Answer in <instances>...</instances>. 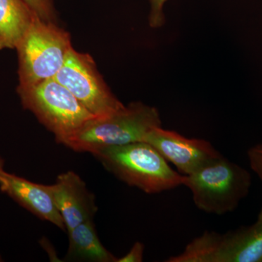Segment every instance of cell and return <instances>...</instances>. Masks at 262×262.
Instances as JSON below:
<instances>
[{"label":"cell","instance_id":"6da1fadb","mask_svg":"<svg viewBox=\"0 0 262 262\" xmlns=\"http://www.w3.org/2000/svg\"><path fill=\"white\" fill-rule=\"evenodd\" d=\"M91 154L117 179L147 194L183 185L184 175L169 166L168 162L145 141L101 148Z\"/></svg>","mask_w":262,"mask_h":262},{"label":"cell","instance_id":"8992f818","mask_svg":"<svg viewBox=\"0 0 262 262\" xmlns=\"http://www.w3.org/2000/svg\"><path fill=\"white\" fill-rule=\"evenodd\" d=\"M167 262H262V222L225 234L206 231Z\"/></svg>","mask_w":262,"mask_h":262},{"label":"cell","instance_id":"2e32d148","mask_svg":"<svg viewBox=\"0 0 262 262\" xmlns=\"http://www.w3.org/2000/svg\"><path fill=\"white\" fill-rule=\"evenodd\" d=\"M144 252V244L141 242H136L125 256L117 258V262H141L143 261Z\"/></svg>","mask_w":262,"mask_h":262},{"label":"cell","instance_id":"5bb4252c","mask_svg":"<svg viewBox=\"0 0 262 262\" xmlns=\"http://www.w3.org/2000/svg\"><path fill=\"white\" fill-rule=\"evenodd\" d=\"M247 155L251 168L262 182V143L250 148ZM257 221L262 222V207L258 213Z\"/></svg>","mask_w":262,"mask_h":262},{"label":"cell","instance_id":"ac0fdd59","mask_svg":"<svg viewBox=\"0 0 262 262\" xmlns=\"http://www.w3.org/2000/svg\"><path fill=\"white\" fill-rule=\"evenodd\" d=\"M0 259H1V258H0ZM0 261H1V260H0Z\"/></svg>","mask_w":262,"mask_h":262},{"label":"cell","instance_id":"ba28073f","mask_svg":"<svg viewBox=\"0 0 262 262\" xmlns=\"http://www.w3.org/2000/svg\"><path fill=\"white\" fill-rule=\"evenodd\" d=\"M144 141L153 146L164 159L171 163L182 175H190L212 160L222 156L209 141L188 139L176 131L155 127Z\"/></svg>","mask_w":262,"mask_h":262},{"label":"cell","instance_id":"9c48e42d","mask_svg":"<svg viewBox=\"0 0 262 262\" xmlns=\"http://www.w3.org/2000/svg\"><path fill=\"white\" fill-rule=\"evenodd\" d=\"M49 187L68 232L82 222L94 219L98 210L95 196L75 172L60 174L55 184Z\"/></svg>","mask_w":262,"mask_h":262},{"label":"cell","instance_id":"277c9868","mask_svg":"<svg viewBox=\"0 0 262 262\" xmlns=\"http://www.w3.org/2000/svg\"><path fill=\"white\" fill-rule=\"evenodd\" d=\"M70 34L54 22L36 15L15 49L18 56V87L55 78L72 48Z\"/></svg>","mask_w":262,"mask_h":262},{"label":"cell","instance_id":"8fae6325","mask_svg":"<svg viewBox=\"0 0 262 262\" xmlns=\"http://www.w3.org/2000/svg\"><path fill=\"white\" fill-rule=\"evenodd\" d=\"M69 261L117 262V258L101 244L92 220H88L68 232Z\"/></svg>","mask_w":262,"mask_h":262},{"label":"cell","instance_id":"4fadbf2b","mask_svg":"<svg viewBox=\"0 0 262 262\" xmlns=\"http://www.w3.org/2000/svg\"><path fill=\"white\" fill-rule=\"evenodd\" d=\"M39 18L48 22L56 21V12L52 0H24Z\"/></svg>","mask_w":262,"mask_h":262},{"label":"cell","instance_id":"3957f363","mask_svg":"<svg viewBox=\"0 0 262 262\" xmlns=\"http://www.w3.org/2000/svg\"><path fill=\"white\" fill-rule=\"evenodd\" d=\"M251 184L249 172L223 155L190 175H184L183 181L198 209L219 215L234 211L247 196Z\"/></svg>","mask_w":262,"mask_h":262},{"label":"cell","instance_id":"e0dca14e","mask_svg":"<svg viewBox=\"0 0 262 262\" xmlns=\"http://www.w3.org/2000/svg\"><path fill=\"white\" fill-rule=\"evenodd\" d=\"M4 160H3V158H0V171L4 170Z\"/></svg>","mask_w":262,"mask_h":262},{"label":"cell","instance_id":"5b68a950","mask_svg":"<svg viewBox=\"0 0 262 262\" xmlns=\"http://www.w3.org/2000/svg\"><path fill=\"white\" fill-rule=\"evenodd\" d=\"M17 92L24 107L54 134L58 144L64 145L86 122L96 117L54 78L18 87Z\"/></svg>","mask_w":262,"mask_h":262},{"label":"cell","instance_id":"30bf717a","mask_svg":"<svg viewBox=\"0 0 262 262\" xmlns=\"http://www.w3.org/2000/svg\"><path fill=\"white\" fill-rule=\"evenodd\" d=\"M0 190L38 218L65 230L64 222L57 210L49 185L32 182L3 170L0 171Z\"/></svg>","mask_w":262,"mask_h":262},{"label":"cell","instance_id":"52a82bcc","mask_svg":"<svg viewBox=\"0 0 262 262\" xmlns=\"http://www.w3.org/2000/svg\"><path fill=\"white\" fill-rule=\"evenodd\" d=\"M54 79L95 116H108L125 107L105 83L92 57L72 47Z\"/></svg>","mask_w":262,"mask_h":262},{"label":"cell","instance_id":"7c38bea8","mask_svg":"<svg viewBox=\"0 0 262 262\" xmlns=\"http://www.w3.org/2000/svg\"><path fill=\"white\" fill-rule=\"evenodd\" d=\"M35 16L24 0H0V50L15 49Z\"/></svg>","mask_w":262,"mask_h":262},{"label":"cell","instance_id":"9a60e30c","mask_svg":"<svg viewBox=\"0 0 262 262\" xmlns=\"http://www.w3.org/2000/svg\"><path fill=\"white\" fill-rule=\"evenodd\" d=\"M168 0H150L151 10H150L149 22L150 27L152 28H159L165 24V15L163 8Z\"/></svg>","mask_w":262,"mask_h":262},{"label":"cell","instance_id":"7a4b0ae2","mask_svg":"<svg viewBox=\"0 0 262 262\" xmlns=\"http://www.w3.org/2000/svg\"><path fill=\"white\" fill-rule=\"evenodd\" d=\"M161 126L156 108L136 101L113 115L91 119L64 145L74 151L91 153L107 146L144 141L150 130Z\"/></svg>","mask_w":262,"mask_h":262}]
</instances>
